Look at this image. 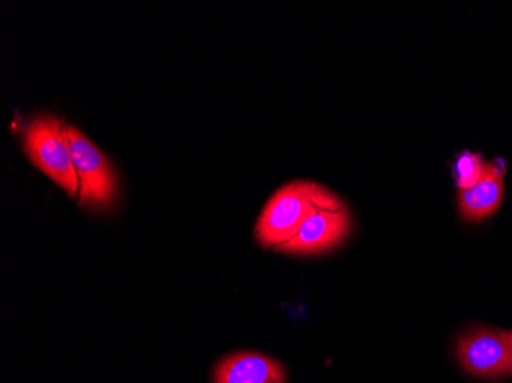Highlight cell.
I'll list each match as a JSON object with an SVG mask.
<instances>
[{
	"mask_svg": "<svg viewBox=\"0 0 512 383\" xmlns=\"http://www.w3.org/2000/svg\"><path fill=\"white\" fill-rule=\"evenodd\" d=\"M342 206L344 203L327 187L313 181H293L267 201L256 221V241L266 249H275L292 239L313 213Z\"/></svg>",
	"mask_w": 512,
	"mask_h": 383,
	"instance_id": "cell-1",
	"label": "cell"
},
{
	"mask_svg": "<svg viewBox=\"0 0 512 383\" xmlns=\"http://www.w3.org/2000/svg\"><path fill=\"white\" fill-rule=\"evenodd\" d=\"M65 123L54 115H42L23 131V149L34 166L59 184L71 198L79 195L80 180L65 137Z\"/></svg>",
	"mask_w": 512,
	"mask_h": 383,
	"instance_id": "cell-2",
	"label": "cell"
},
{
	"mask_svg": "<svg viewBox=\"0 0 512 383\" xmlns=\"http://www.w3.org/2000/svg\"><path fill=\"white\" fill-rule=\"evenodd\" d=\"M65 137L80 180L82 206L105 210L117 195V175L106 155L76 126H65Z\"/></svg>",
	"mask_w": 512,
	"mask_h": 383,
	"instance_id": "cell-3",
	"label": "cell"
},
{
	"mask_svg": "<svg viewBox=\"0 0 512 383\" xmlns=\"http://www.w3.org/2000/svg\"><path fill=\"white\" fill-rule=\"evenodd\" d=\"M456 356L471 376L486 380L512 377V330L470 328L457 339Z\"/></svg>",
	"mask_w": 512,
	"mask_h": 383,
	"instance_id": "cell-4",
	"label": "cell"
},
{
	"mask_svg": "<svg viewBox=\"0 0 512 383\" xmlns=\"http://www.w3.org/2000/svg\"><path fill=\"white\" fill-rule=\"evenodd\" d=\"M350 230L352 217L345 204L341 209L318 210L304 221L292 239L273 250L290 255H319L339 246Z\"/></svg>",
	"mask_w": 512,
	"mask_h": 383,
	"instance_id": "cell-5",
	"label": "cell"
},
{
	"mask_svg": "<svg viewBox=\"0 0 512 383\" xmlns=\"http://www.w3.org/2000/svg\"><path fill=\"white\" fill-rule=\"evenodd\" d=\"M503 169L497 163H486L482 178L470 189L459 190L457 204L463 220L480 223L500 209L505 194Z\"/></svg>",
	"mask_w": 512,
	"mask_h": 383,
	"instance_id": "cell-6",
	"label": "cell"
},
{
	"mask_svg": "<svg viewBox=\"0 0 512 383\" xmlns=\"http://www.w3.org/2000/svg\"><path fill=\"white\" fill-rule=\"evenodd\" d=\"M215 383H286V370L272 357L240 351L224 357L214 373Z\"/></svg>",
	"mask_w": 512,
	"mask_h": 383,
	"instance_id": "cell-7",
	"label": "cell"
},
{
	"mask_svg": "<svg viewBox=\"0 0 512 383\" xmlns=\"http://www.w3.org/2000/svg\"><path fill=\"white\" fill-rule=\"evenodd\" d=\"M485 164L482 155L477 154V152H462L457 157L456 167H454L459 190L473 187L482 178Z\"/></svg>",
	"mask_w": 512,
	"mask_h": 383,
	"instance_id": "cell-8",
	"label": "cell"
}]
</instances>
